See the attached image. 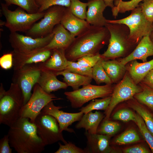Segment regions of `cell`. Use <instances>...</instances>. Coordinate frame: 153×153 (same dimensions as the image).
Segmentation results:
<instances>
[{
  "mask_svg": "<svg viewBox=\"0 0 153 153\" xmlns=\"http://www.w3.org/2000/svg\"><path fill=\"white\" fill-rule=\"evenodd\" d=\"M140 138L136 131L133 129H130L125 131L114 141L115 143L125 144L139 141Z\"/></svg>",
  "mask_w": 153,
  "mask_h": 153,
  "instance_id": "obj_36",
  "label": "cell"
},
{
  "mask_svg": "<svg viewBox=\"0 0 153 153\" xmlns=\"http://www.w3.org/2000/svg\"><path fill=\"white\" fill-rule=\"evenodd\" d=\"M110 33L105 26H90L76 37L65 50L68 61H75L84 56L99 53L104 45L109 43Z\"/></svg>",
  "mask_w": 153,
  "mask_h": 153,
  "instance_id": "obj_1",
  "label": "cell"
},
{
  "mask_svg": "<svg viewBox=\"0 0 153 153\" xmlns=\"http://www.w3.org/2000/svg\"><path fill=\"white\" fill-rule=\"evenodd\" d=\"M5 22H3V21L0 20V26L5 25Z\"/></svg>",
  "mask_w": 153,
  "mask_h": 153,
  "instance_id": "obj_49",
  "label": "cell"
},
{
  "mask_svg": "<svg viewBox=\"0 0 153 153\" xmlns=\"http://www.w3.org/2000/svg\"><path fill=\"white\" fill-rule=\"evenodd\" d=\"M66 69L71 72L92 78V68L82 66L77 62L68 60Z\"/></svg>",
  "mask_w": 153,
  "mask_h": 153,
  "instance_id": "obj_38",
  "label": "cell"
},
{
  "mask_svg": "<svg viewBox=\"0 0 153 153\" xmlns=\"http://www.w3.org/2000/svg\"><path fill=\"white\" fill-rule=\"evenodd\" d=\"M8 6L16 5L30 14L38 12L39 7L35 0H3Z\"/></svg>",
  "mask_w": 153,
  "mask_h": 153,
  "instance_id": "obj_32",
  "label": "cell"
},
{
  "mask_svg": "<svg viewBox=\"0 0 153 153\" xmlns=\"http://www.w3.org/2000/svg\"><path fill=\"white\" fill-rule=\"evenodd\" d=\"M149 36L151 40L153 42V23L152 28L149 34Z\"/></svg>",
  "mask_w": 153,
  "mask_h": 153,
  "instance_id": "obj_48",
  "label": "cell"
},
{
  "mask_svg": "<svg viewBox=\"0 0 153 153\" xmlns=\"http://www.w3.org/2000/svg\"><path fill=\"white\" fill-rule=\"evenodd\" d=\"M111 99L110 95L100 99H93L86 106L82 107L79 110L84 114L94 110H103L105 111L109 106Z\"/></svg>",
  "mask_w": 153,
  "mask_h": 153,
  "instance_id": "obj_29",
  "label": "cell"
},
{
  "mask_svg": "<svg viewBox=\"0 0 153 153\" xmlns=\"http://www.w3.org/2000/svg\"><path fill=\"white\" fill-rule=\"evenodd\" d=\"M86 20L91 26H105L107 23L103 12L107 7L103 0H89Z\"/></svg>",
  "mask_w": 153,
  "mask_h": 153,
  "instance_id": "obj_17",
  "label": "cell"
},
{
  "mask_svg": "<svg viewBox=\"0 0 153 153\" xmlns=\"http://www.w3.org/2000/svg\"><path fill=\"white\" fill-rule=\"evenodd\" d=\"M135 115L136 120V124L153 153V136L148 129L142 118L138 114H135Z\"/></svg>",
  "mask_w": 153,
  "mask_h": 153,
  "instance_id": "obj_34",
  "label": "cell"
},
{
  "mask_svg": "<svg viewBox=\"0 0 153 153\" xmlns=\"http://www.w3.org/2000/svg\"><path fill=\"white\" fill-rule=\"evenodd\" d=\"M53 32L54 36L52 38L47 45L42 48L43 49L52 50L62 49L65 50L75 38L60 23L54 27Z\"/></svg>",
  "mask_w": 153,
  "mask_h": 153,
  "instance_id": "obj_18",
  "label": "cell"
},
{
  "mask_svg": "<svg viewBox=\"0 0 153 153\" xmlns=\"http://www.w3.org/2000/svg\"><path fill=\"white\" fill-rule=\"evenodd\" d=\"M142 82L143 83L153 89V69L148 72Z\"/></svg>",
  "mask_w": 153,
  "mask_h": 153,
  "instance_id": "obj_46",
  "label": "cell"
},
{
  "mask_svg": "<svg viewBox=\"0 0 153 153\" xmlns=\"http://www.w3.org/2000/svg\"><path fill=\"white\" fill-rule=\"evenodd\" d=\"M120 128V124L117 122L110 120H105L98 126L97 133L110 136L115 134Z\"/></svg>",
  "mask_w": 153,
  "mask_h": 153,
  "instance_id": "obj_33",
  "label": "cell"
},
{
  "mask_svg": "<svg viewBox=\"0 0 153 153\" xmlns=\"http://www.w3.org/2000/svg\"><path fill=\"white\" fill-rule=\"evenodd\" d=\"M66 7L60 5L51 6L45 11L42 18L35 23L26 32V35L33 38L44 37L52 33L54 27L60 24Z\"/></svg>",
  "mask_w": 153,
  "mask_h": 153,
  "instance_id": "obj_8",
  "label": "cell"
},
{
  "mask_svg": "<svg viewBox=\"0 0 153 153\" xmlns=\"http://www.w3.org/2000/svg\"><path fill=\"white\" fill-rule=\"evenodd\" d=\"M102 63L112 83L118 80L124 75L126 69L125 65L114 60H105L103 59Z\"/></svg>",
  "mask_w": 153,
  "mask_h": 153,
  "instance_id": "obj_26",
  "label": "cell"
},
{
  "mask_svg": "<svg viewBox=\"0 0 153 153\" xmlns=\"http://www.w3.org/2000/svg\"><path fill=\"white\" fill-rule=\"evenodd\" d=\"M39 7L38 12H42L50 7L54 5H60L69 7L71 0H35Z\"/></svg>",
  "mask_w": 153,
  "mask_h": 153,
  "instance_id": "obj_37",
  "label": "cell"
},
{
  "mask_svg": "<svg viewBox=\"0 0 153 153\" xmlns=\"http://www.w3.org/2000/svg\"><path fill=\"white\" fill-rule=\"evenodd\" d=\"M114 120H121L124 122L132 121L136 122V116L133 112L128 109H123L116 112L112 116Z\"/></svg>",
  "mask_w": 153,
  "mask_h": 153,
  "instance_id": "obj_40",
  "label": "cell"
},
{
  "mask_svg": "<svg viewBox=\"0 0 153 153\" xmlns=\"http://www.w3.org/2000/svg\"><path fill=\"white\" fill-rule=\"evenodd\" d=\"M87 145L84 149L85 153H108L112 149L109 145L110 137L97 133L91 134L85 131Z\"/></svg>",
  "mask_w": 153,
  "mask_h": 153,
  "instance_id": "obj_19",
  "label": "cell"
},
{
  "mask_svg": "<svg viewBox=\"0 0 153 153\" xmlns=\"http://www.w3.org/2000/svg\"><path fill=\"white\" fill-rule=\"evenodd\" d=\"M101 58V54L98 53L82 57L77 60V62L82 66L92 68Z\"/></svg>",
  "mask_w": 153,
  "mask_h": 153,
  "instance_id": "obj_39",
  "label": "cell"
},
{
  "mask_svg": "<svg viewBox=\"0 0 153 153\" xmlns=\"http://www.w3.org/2000/svg\"><path fill=\"white\" fill-rule=\"evenodd\" d=\"M103 59L102 58L92 68V78L98 84L101 83L111 84L112 82L103 66Z\"/></svg>",
  "mask_w": 153,
  "mask_h": 153,
  "instance_id": "obj_31",
  "label": "cell"
},
{
  "mask_svg": "<svg viewBox=\"0 0 153 153\" xmlns=\"http://www.w3.org/2000/svg\"><path fill=\"white\" fill-rule=\"evenodd\" d=\"M139 5L146 19L153 23V0H144Z\"/></svg>",
  "mask_w": 153,
  "mask_h": 153,
  "instance_id": "obj_42",
  "label": "cell"
},
{
  "mask_svg": "<svg viewBox=\"0 0 153 153\" xmlns=\"http://www.w3.org/2000/svg\"><path fill=\"white\" fill-rule=\"evenodd\" d=\"M34 123L38 134L45 146L61 141L64 144L67 142L61 131L58 123L53 116L42 111L35 119Z\"/></svg>",
  "mask_w": 153,
  "mask_h": 153,
  "instance_id": "obj_10",
  "label": "cell"
},
{
  "mask_svg": "<svg viewBox=\"0 0 153 153\" xmlns=\"http://www.w3.org/2000/svg\"><path fill=\"white\" fill-rule=\"evenodd\" d=\"M144 0H131L124 1L122 0H114V7L111 8L113 16L115 18L119 13H124L130 10L132 11L137 7L141 1Z\"/></svg>",
  "mask_w": 153,
  "mask_h": 153,
  "instance_id": "obj_28",
  "label": "cell"
},
{
  "mask_svg": "<svg viewBox=\"0 0 153 153\" xmlns=\"http://www.w3.org/2000/svg\"><path fill=\"white\" fill-rule=\"evenodd\" d=\"M129 106L142 118L148 129L153 136V116L149 111L133 98L128 103Z\"/></svg>",
  "mask_w": 153,
  "mask_h": 153,
  "instance_id": "obj_27",
  "label": "cell"
},
{
  "mask_svg": "<svg viewBox=\"0 0 153 153\" xmlns=\"http://www.w3.org/2000/svg\"><path fill=\"white\" fill-rule=\"evenodd\" d=\"M0 65L3 69L8 70L13 66V56L12 53L3 55L0 58Z\"/></svg>",
  "mask_w": 153,
  "mask_h": 153,
  "instance_id": "obj_43",
  "label": "cell"
},
{
  "mask_svg": "<svg viewBox=\"0 0 153 153\" xmlns=\"http://www.w3.org/2000/svg\"><path fill=\"white\" fill-rule=\"evenodd\" d=\"M104 117L103 114L101 112L96 111L93 112L92 111L84 114L76 124L75 128L79 129H84L86 131L91 133L96 134L102 120Z\"/></svg>",
  "mask_w": 153,
  "mask_h": 153,
  "instance_id": "obj_23",
  "label": "cell"
},
{
  "mask_svg": "<svg viewBox=\"0 0 153 153\" xmlns=\"http://www.w3.org/2000/svg\"><path fill=\"white\" fill-rule=\"evenodd\" d=\"M62 99L54 94L46 92L36 83L33 87L30 98L21 109L20 117L28 118L31 122L34 123L37 116L49 103Z\"/></svg>",
  "mask_w": 153,
  "mask_h": 153,
  "instance_id": "obj_9",
  "label": "cell"
},
{
  "mask_svg": "<svg viewBox=\"0 0 153 153\" xmlns=\"http://www.w3.org/2000/svg\"><path fill=\"white\" fill-rule=\"evenodd\" d=\"M152 56H153V42L149 35H147L144 37L133 50L120 61L125 65L128 63L137 60L145 62L147 61L148 57Z\"/></svg>",
  "mask_w": 153,
  "mask_h": 153,
  "instance_id": "obj_16",
  "label": "cell"
},
{
  "mask_svg": "<svg viewBox=\"0 0 153 153\" xmlns=\"http://www.w3.org/2000/svg\"><path fill=\"white\" fill-rule=\"evenodd\" d=\"M56 72L42 68L37 83L42 89L48 93H51L68 86L66 83L61 81L57 78Z\"/></svg>",
  "mask_w": 153,
  "mask_h": 153,
  "instance_id": "obj_20",
  "label": "cell"
},
{
  "mask_svg": "<svg viewBox=\"0 0 153 153\" xmlns=\"http://www.w3.org/2000/svg\"><path fill=\"white\" fill-rule=\"evenodd\" d=\"M107 23L123 24L129 31V39L133 44L137 45L143 38L149 35L153 23L147 20L142 12L139 5L131 11L127 17L117 20H107Z\"/></svg>",
  "mask_w": 153,
  "mask_h": 153,
  "instance_id": "obj_6",
  "label": "cell"
},
{
  "mask_svg": "<svg viewBox=\"0 0 153 153\" xmlns=\"http://www.w3.org/2000/svg\"><path fill=\"white\" fill-rule=\"evenodd\" d=\"M153 69V59L149 61L139 63L132 61L128 68L129 74L136 84L142 82L147 74Z\"/></svg>",
  "mask_w": 153,
  "mask_h": 153,
  "instance_id": "obj_24",
  "label": "cell"
},
{
  "mask_svg": "<svg viewBox=\"0 0 153 153\" xmlns=\"http://www.w3.org/2000/svg\"><path fill=\"white\" fill-rule=\"evenodd\" d=\"M142 90L141 86L134 82L129 74H125L122 80L113 88L110 104L105 111L104 120L110 119L112 111L119 103L133 99L135 94Z\"/></svg>",
  "mask_w": 153,
  "mask_h": 153,
  "instance_id": "obj_12",
  "label": "cell"
},
{
  "mask_svg": "<svg viewBox=\"0 0 153 153\" xmlns=\"http://www.w3.org/2000/svg\"><path fill=\"white\" fill-rule=\"evenodd\" d=\"M107 7H110L111 8L114 7V0H103Z\"/></svg>",
  "mask_w": 153,
  "mask_h": 153,
  "instance_id": "obj_47",
  "label": "cell"
},
{
  "mask_svg": "<svg viewBox=\"0 0 153 153\" xmlns=\"http://www.w3.org/2000/svg\"><path fill=\"white\" fill-rule=\"evenodd\" d=\"M62 144L59 143V147L55 153H85L84 149L80 148L74 144L68 141Z\"/></svg>",
  "mask_w": 153,
  "mask_h": 153,
  "instance_id": "obj_41",
  "label": "cell"
},
{
  "mask_svg": "<svg viewBox=\"0 0 153 153\" xmlns=\"http://www.w3.org/2000/svg\"><path fill=\"white\" fill-rule=\"evenodd\" d=\"M52 52L42 48L28 51L13 50L12 53L14 70L27 65L43 63L50 57Z\"/></svg>",
  "mask_w": 153,
  "mask_h": 153,
  "instance_id": "obj_14",
  "label": "cell"
},
{
  "mask_svg": "<svg viewBox=\"0 0 153 153\" xmlns=\"http://www.w3.org/2000/svg\"><path fill=\"white\" fill-rule=\"evenodd\" d=\"M7 135L11 147L18 153H40L46 146L36 126L29 119L20 117L10 127Z\"/></svg>",
  "mask_w": 153,
  "mask_h": 153,
  "instance_id": "obj_2",
  "label": "cell"
},
{
  "mask_svg": "<svg viewBox=\"0 0 153 153\" xmlns=\"http://www.w3.org/2000/svg\"><path fill=\"white\" fill-rule=\"evenodd\" d=\"M41 69L39 63L26 65L14 70L12 82L17 84L21 90L24 96V105L31 95L32 89L37 83Z\"/></svg>",
  "mask_w": 153,
  "mask_h": 153,
  "instance_id": "obj_11",
  "label": "cell"
},
{
  "mask_svg": "<svg viewBox=\"0 0 153 153\" xmlns=\"http://www.w3.org/2000/svg\"><path fill=\"white\" fill-rule=\"evenodd\" d=\"M56 74L57 76H63L64 82L68 86L71 87L73 90L78 89L81 86H83L90 84L93 79L91 77L80 75L70 72L66 69L56 72Z\"/></svg>",
  "mask_w": 153,
  "mask_h": 153,
  "instance_id": "obj_25",
  "label": "cell"
},
{
  "mask_svg": "<svg viewBox=\"0 0 153 153\" xmlns=\"http://www.w3.org/2000/svg\"><path fill=\"white\" fill-rule=\"evenodd\" d=\"M87 3L80 0H71V4L68 7L71 13L77 17L86 20Z\"/></svg>",
  "mask_w": 153,
  "mask_h": 153,
  "instance_id": "obj_35",
  "label": "cell"
},
{
  "mask_svg": "<svg viewBox=\"0 0 153 153\" xmlns=\"http://www.w3.org/2000/svg\"><path fill=\"white\" fill-rule=\"evenodd\" d=\"M113 89L111 84L97 86L90 84L77 90L65 92L64 94L71 107L78 108L91 100L111 95Z\"/></svg>",
  "mask_w": 153,
  "mask_h": 153,
  "instance_id": "obj_7",
  "label": "cell"
},
{
  "mask_svg": "<svg viewBox=\"0 0 153 153\" xmlns=\"http://www.w3.org/2000/svg\"><path fill=\"white\" fill-rule=\"evenodd\" d=\"M24 105L22 91L19 86L12 83L8 90L2 84L0 88V123L9 127L20 118Z\"/></svg>",
  "mask_w": 153,
  "mask_h": 153,
  "instance_id": "obj_3",
  "label": "cell"
},
{
  "mask_svg": "<svg viewBox=\"0 0 153 153\" xmlns=\"http://www.w3.org/2000/svg\"><path fill=\"white\" fill-rule=\"evenodd\" d=\"M54 36L52 32L42 38H33L17 32H11L9 35V41L14 50L28 51L42 48L47 45Z\"/></svg>",
  "mask_w": 153,
  "mask_h": 153,
  "instance_id": "obj_13",
  "label": "cell"
},
{
  "mask_svg": "<svg viewBox=\"0 0 153 153\" xmlns=\"http://www.w3.org/2000/svg\"><path fill=\"white\" fill-rule=\"evenodd\" d=\"M125 153H149L150 151L142 145H136L124 149Z\"/></svg>",
  "mask_w": 153,
  "mask_h": 153,
  "instance_id": "obj_45",
  "label": "cell"
},
{
  "mask_svg": "<svg viewBox=\"0 0 153 153\" xmlns=\"http://www.w3.org/2000/svg\"><path fill=\"white\" fill-rule=\"evenodd\" d=\"M152 115H153V113L152 114Z\"/></svg>",
  "mask_w": 153,
  "mask_h": 153,
  "instance_id": "obj_50",
  "label": "cell"
},
{
  "mask_svg": "<svg viewBox=\"0 0 153 153\" xmlns=\"http://www.w3.org/2000/svg\"><path fill=\"white\" fill-rule=\"evenodd\" d=\"M105 26L109 32L110 38L107 50L101 54L104 60H113L127 56L135 48L137 45L133 44L129 40V31L126 26L107 23Z\"/></svg>",
  "mask_w": 153,
  "mask_h": 153,
  "instance_id": "obj_4",
  "label": "cell"
},
{
  "mask_svg": "<svg viewBox=\"0 0 153 153\" xmlns=\"http://www.w3.org/2000/svg\"><path fill=\"white\" fill-rule=\"evenodd\" d=\"M63 108L61 106H55L52 101L45 106L41 111L52 116L56 120L61 132L65 131L70 133H75L73 129L68 127L74 122L79 121L84 114L80 111L76 113L64 112L60 110Z\"/></svg>",
  "mask_w": 153,
  "mask_h": 153,
  "instance_id": "obj_15",
  "label": "cell"
},
{
  "mask_svg": "<svg viewBox=\"0 0 153 153\" xmlns=\"http://www.w3.org/2000/svg\"><path fill=\"white\" fill-rule=\"evenodd\" d=\"M68 61L65 50L56 49L52 50L50 56L45 62L40 64L42 68L57 72L66 69Z\"/></svg>",
  "mask_w": 153,
  "mask_h": 153,
  "instance_id": "obj_22",
  "label": "cell"
},
{
  "mask_svg": "<svg viewBox=\"0 0 153 153\" xmlns=\"http://www.w3.org/2000/svg\"><path fill=\"white\" fill-rule=\"evenodd\" d=\"M142 90L135 94V99L153 110V89L143 83L141 84Z\"/></svg>",
  "mask_w": 153,
  "mask_h": 153,
  "instance_id": "obj_30",
  "label": "cell"
},
{
  "mask_svg": "<svg viewBox=\"0 0 153 153\" xmlns=\"http://www.w3.org/2000/svg\"><path fill=\"white\" fill-rule=\"evenodd\" d=\"M1 5L2 13L6 19L5 26L10 33L26 32L35 22L42 18L45 13V11L29 13L19 7L12 11L6 3H1Z\"/></svg>",
  "mask_w": 153,
  "mask_h": 153,
  "instance_id": "obj_5",
  "label": "cell"
},
{
  "mask_svg": "<svg viewBox=\"0 0 153 153\" xmlns=\"http://www.w3.org/2000/svg\"><path fill=\"white\" fill-rule=\"evenodd\" d=\"M10 146L8 136L5 135L0 140V153H11L12 149Z\"/></svg>",
  "mask_w": 153,
  "mask_h": 153,
  "instance_id": "obj_44",
  "label": "cell"
},
{
  "mask_svg": "<svg viewBox=\"0 0 153 153\" xmlns=\"http://www.w3.org/2000/svg\"><path fill=\"white\" fill-rule=\"evenodd\" d=\"M60 24L75 37L90 26L86 20L77 17L66 7Z\"/></svg>",
  "mask_w": 153,
  "mask_h": 153,
  "instance_id": "obj_21",
  "label": "cell"
}]
</instances>
